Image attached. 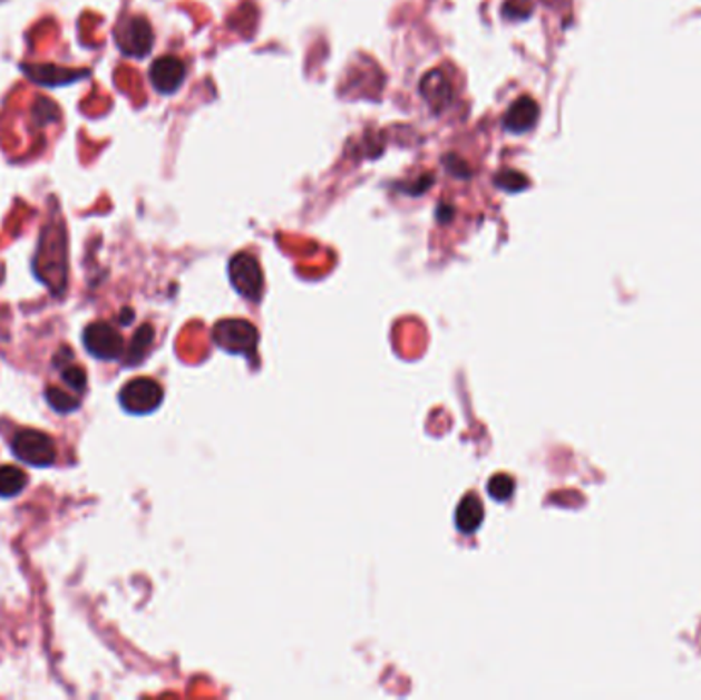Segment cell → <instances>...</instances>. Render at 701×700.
Returning a JSON list of instances; mask_svg holds the SVG:
<instances>
[{
    "instance_id": "1",
    "label": "cell",
    "mask_w": 701,
    "mask_h": 700,
    "mask_svg": "<svg viewBox=\"0 0 701 700\" xmlns=\"http://www.w3.org/2000/svg\"><path fill=\"white\" fill-rule=\"evenodd\" d=\"M13 455L29 467L48 468L56 463V444L39 429H21L11 440Z\"/></svg>"
},
{
    "instance_id": "2",
    "label": "cell",
    "mask_w": 701,
    "mask_h": 700,
    "mask_svg": "<svg viewBox=\"0 0 701 700\" xmlns=\"http://www.w3.org/2000/svg\"><path fill=\"white\" fill-rule=\"evenodd\" d=\"M214 341L226 353L251 358L259 346V329L244 319H224L214 327Z\"/></svg>"
},
{
    "instance_id": "3",
    "label": "cell",
    "mask_w": 701,
    "mask_h": 700,
    "mask_svg": "<svg viewBox=\"0 0 701 700\" xmlns=\"http://www.w3.org/2000/svg\"><path fill=\"white\" fill-rule=\"evenodd\" d=\"M165 399V390L153 378H134L124 385L119 392V402L124 411L132 416L154 414Z\"/></svg>"
},
{
    "instance_id": "4",
    "label": "cell",
    "mask_w": 701,
    "mask_h": 700,
    "mask_svg": "<svg viewBox=\"0 0 701 700\" xmlns=\"http://www.w3.org/2000/svg\"><path fill=\"white\" fill-rule=\"evenodd\" d=\"M230 284L243 296L251 302H259L263 296V288H265V278L263 270L259 265V261L249 255V253H238L230 260L228 265Z\"/></svg>"
},
{
    "instance_id": "5",
    "label": "cell",
    "mask_w": 701,
    "mask_h": 700,
    "mask_svg": "<svg viewBox=\"0 0 701 700\" xmlns=\"http://www.w3.org/2000/svg\"><path fill=\"white\" fill-rule=\"evenodd\" d=\"M82 343H85V350L89 351L93 358L105 360V362L121 358L124 348H126L121 333L115 329L114 324L103 323V321L101 323H90L85 329Z\"/></svg>"
},
{
    "instance_id": "6",
    "label": "cell",
    "mask_w": 701,
    "mask_h": 700,
    "mask_svg": "<svg viewBox=\"0 0 701 700\" xmlns=\"http://www.w3.org/2000/svg\"><path fill=\"white\" fill-rule=\"evenodd\" d=\"M115 41H117L119 50L126 56L144 58L146 54L153 50V27L144 17H129L121 26L117 27Z\"/></svg>"
},
{
    "instance_id": "7",
    "label": "cell",
    "mask_w": 701,
    "mask_h": 700,
    "mask_svg": "<svg viewBox=\"0 0 701 700\" xmlns=\"http://www.w3.org/2000/svg\"><path fill=\"white\" fill-rule=\"evenodd\" d=\"M187 77V68L175 56H163L150 66V82L154 89L163 95H173L181 89Z\"/></svg>"
},
{
    "instance_id": "8",
    "label": "cell",
    "mask_w": 701,
    "mask_h": 700,
    "mask_svg": "<svg viewBox=\"0 0 701 700\" xmlns=\"http://www.w3.org/2000/svg\"><path fill=\"white\" fill-rule=\"evenodd\" d=\"M537 117H539V107L536 101L532 97H522L507 109L503 126L513 134H525L536 126Z\"/></svg>"
},
{
    "instance_id": "9",
    "label": "cell",
    "mask_w": 701,
    "mask_h": 700,
    "mask_svg": "<svg viewBox=\"0 0 701 700\" xmlns=\"http://www.w3.org/2000/svg\"><path fill=\"white\" fill-rule=\"evenodd\" d=\"M421 95L435 111H444L451 104V82L444 70H431L421 80Z\"/></svg>"
},
{
    "instance_id": "10",
    "label": "cell",
    "mask_w": 701,
    "mask_h": 700,
    "mask_svg": "<svg viewBox=\"0 0 701 700\" xmlns=\"http://www.w3.org/2000/svg\"><path fill=\"white\" fill-rule=\"evenodd\" d=\"M483 519H485V507L478 499V495L468 493L466 497L459 499L458 509H456V528L461 534L473 536L474 532L480 531Z\"/></svg>"
},
{
    "instance_id": "11",
    "label": "cell",
    "mask_w": 701,
    "mask_h": 700,
    "mask_svg": "<svg viewBox=\"0 0 701 700\" xmlns=\"http://www.w3.org/2000/svg\"><path fill=\"white\" fill-rule=\"evenodd\" d=\"M26 75L33 80H38L41 85H50V87H60L66 82H72L77 78L87 75V72H78V70H60L56 66H26Z\"/></svg>"
},
{
    "instance_id": "12",
    "label": "cell",
    "mask_w": 701,
    "mask_h": 700,
    "mask_svg": "<svg viewBox=\"0 0 701 700\" xmlns=\"http://www.w3.org/2000/svg\"><path fill=\"white\" fill-rule=\"evenodd\" d=\"M27 475L13 465L0 467V497H14L26 489Z\"/></svg>"
},
{
    "instance_id": "13",
    "label": "cell",
    "mask_w": 701,
    "mask_h": 700,
    "mask_svg": "<svg viewBox=\"0 0 701 700\" xmlns=\"http://www.w3.org/2000/svg\"><path fill=\"white\" fill-rule=\"evenodd\" d=\"M46 401L50 402L51 409L58 414H72L80 407V399L77 395H68L66 390L58 387H50L46 390Z\"/></svg>"
},
{
    "instance_id": "14",
    "label": "cell",
    "mask_w": 701,
    "mask_h": 700,
    "mask_svg": "<svg viewBox=\"0 0 701 700\" xmlns=\"http://www.w3.org/2000/svg\"><path fill=\"white\" fill-rule=\"evenodd\" d=\"M515 492V480L510 479L509 475L500 473L495 475L493 479L488 480V495L495 499V502H509Z\"/></svg>"
},
{
    "instance_id": "15",
    "label": "cell",
    "mask_w": 701,
    "mask_h": 700,
    "mask_svg": "<svg viewBox=\"0 0 701 700\" xmlns=\"http://www.w3.org/2000/svg\"><path fill=\"white\" fill-rule=\"evenodd\" d=\"M153 327H150V324H144L140 331L136 333V338L132 341V348H129V356H134L132 363L138 362V360H142V358L146 356V350L153 346Z\"/></svg>"
},
{
    "instance_id": "16",
    "label": "cell",
    "mask_w": 701,
    "mask_h": 700,
    "mask_svg": "<svg viewBox=\"0 0 701 700\" xmlns=\"http://www.w3.org/2000/svg\"><path fill=\"white\" fill-rule=\"evenodd\" d=\"M60 377L70 387V390H75L77 395L78 392H85V389H87V372L80 366H65Z\"/></svg>"
},
{
    "instance_id": "17",
    "label": "cell",
    "mask_w": 701,
    "mask_h": 700,
    "mask_svg": "<svg viewBox=\"0 0 701 700\" xmlns=\"http://www.w3.org/2000/svg\"><path fill=\"white\" fill-rule=\"evenodd\" d=\"M495 182H497L498 187H503L507 192H522V189L527 187V179L523 177L522 173H515V171L500 173Z\"/></svg>"
}]
</instances>
